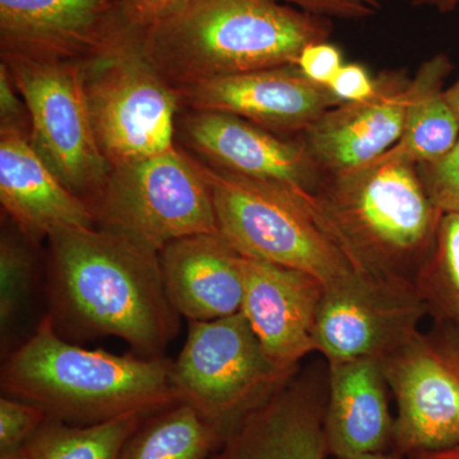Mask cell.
I'll use <instances>...</instances> for the list:
<instances>
[{"mask_svg":"<svg viewBox=\"0 0 459 459\" xmlns=\"http://www.w3.org/2000/svg\"><path fill=\"white\" fill-rule=\"evenodd\" d=\"M49 243L56 328L81 340L122 338L137 356L162 358L180 314L166 291L160 253L99 228H60Z\"/></svg>","mask_w":459,"mask_h":459,"instance_id":"cell-1","label":"cell"},{"mask_svg":"<svg viewBox=\"0 0 459 459\" xmlns=\"http://www.w3.org/2000/svg\"><path fill=\"white\" fill-rule=\"evenodd\" d=\"M172 361L114 355L68 342L50 314L12 350L0 374L3 395L35 404L51 418L87 427L126 413L153 415L181 402Z\"/></svg>","mask_w":459,"mask_h":459,"instance_id":"cell-2","label":"cell"},{"mask_svg":"<svg viewBox=\"0 0 459 459\" xmlns=\"http://www.w3.org/2000/svg\"><path fill=\"white\" fill-rule=\"evenodd\" d=\"M332 23L277 0H189L143 32L153 65L175 89L223 75L296 65Z\"/></svg>","mask_w":459,"mask_h":459,"instance_id":"cell-3","label":"cell"},{"mask_svg":"<svg viewBox=\"0 0 459 459\" xmlns=\"http://www.w3.org/2000/svg\"><path fill=\"white\" fill-rule=\"evenodd\" d=\"M310 202L359 272L416 286L443 213L415 164L385 153L364 168L323 175Z\"/></svg>","mask_w":459,"mask_h":459,"instance_id":"cell-4","label":"cell"},{"mask_svg":"<svg viewBox=\"0 0 459 459\" xmlns=\"http://www.w3.org/2000/svg\"><path fill=\"white\" fill-rule=\"evenodd\" d=\"M201 165L219 234L238 255L304 272L325 287L361 273L319 219L310 193Z\"/></svg>","mask_w":459,"mask_h":459,"instance_id":"cell-5","label":"cell"},{"mask_svg":"<svg viewBox=\"0 0 459 459\" xmlns=\"http://www.w3.org/2000/svg\"><path fill=\"white\" fill-rule=\"evenodd\" d=\"M90 208L96 228L157 253L179 238L219 234L202 165L178 144L159 155L113 166Z\"/></svg>","mask_w":459,"mask_h":459,"instance_id":"cell-6","label":"cell"},{"mask_svg":"<svg viewBox=\"0 0 459 459\" xmlns=\"http://www.w3.org/2000/svg\"><path fill=\"white\" fill-rule=\"evenodd\" d=\"M143 32L81 65L93 132L111 168L177 144L179 95L147 56Z\"/></svg>","mask_w":459,"mask_h":459,"instance_id":"cell-7","label":"cell"},{"mask_svg":"<svg viewBox=\"0 0 459 459\" xmlns=\"http://www.w3.org/2000/svg\"><path fill=\"white\" fill-rule=\"evenodd\" d=\"M295 373L272 364L240 312L210 322H189L186 344L172 361L171 382L181 402L197 411L225 442L247 415Z\"/></svg>","mask_w":459,"mask_h":459,"instance_id":"cell-8","label":"cell"},{"mask_svg":"<svg viewBox=\"0 0 459 459\" xmlns=\"http://www.w3.org/2000/svg\"><path fill=\"white\" fill-rule=\"evenodd\" d=\"M31 117L30 142L57 179L92 204L111 165L93 132L83 92L82 66L0 56Z\"/></svg>","mask_w":459,"mask_h":459,"instance_id":"cell-9","label":"cell"},{"mask_svg":"<svg viewBox=\"0 0 459 459\" xmlns=\"http://www.w3.org/2000/svg\"><path fill=\"white\" fill-rule=\"evenodd\" d=\"M397 404L392 451L459 446V344L437 328L419 331L380 360Z\"/></svg>","mask_w":459,"mask_h":459,"instance_id":"cell-10","label":"cell"},{"mask_svg":"<svg viewBox=\"0 0 459 459\" xmlns=\"http://www.w3.org/2000/svg\"><path fill=\"white\" fill-rule=\"evenodd\" d=\"M427 316L416 286L356 273L325 287L314 347L328 364L355 359L380 361L419 332Z\"/></svg>","mask_w":459,"mask_h":459,"instance_id":"cell-11","label":"cell"},{"mask_svg":"<svg viewBox=\"0 0 459 459\" xmlns=\"http://www.w3.org/2000/svg\"><path fill=\"white\" fill-rule=\"evenodd\" d=\"M140 30L122 0H0V56L82 65Z\"/></svg>","mask_w":459,"mask_h":459,"instance_id":"cell-12","label":"cell"},{"mask_svg":"<svg viewBox=\"0 0 459 459\" xmlns=\"http://www.w3.org/2000/svg\"><path fill=\"white\" fill-rule=\"evenodd\" d=\"M175 141L201 164L226 174L307 193L322 181L301 138L286 140L234 115L181 110Z\"/></svg>","mask_w":459,"mask_h":459,"instance_id":"cell-13","label":"cell"},{"mask_svg":"<svg viewBox=\"0 0 459 459\" xmlns=\"http://www.w3.org/2000/svg\"><path fill=\"white\" fill-rule=\"evenodd\" d=\"M177 91L181 110L234 115L277 134L304 133L342 104L296 65L223 75Z\"/></svg>","mask_w":459,"mask_h":459,"instance_id":"cell-14","label":"cell"},{"mask_svg":"<svg viewBox=\"0 0 459 459\" xmlns=\"http://www.w3.org/2000/svg\"><path fill=\"white\" fill-rule=\"evenodd\" d=\"M377 82L373 98L332 108L301 133L323 175L364 168L400 142L415 93L412 80L395 71L380 74Z\"/></svg>","mask_w":459,"mask_h":459,"instance_id":"cell-15","label":"cell"},{"mask_svg":"<svg viewBox=\"0 0 459 459\" xmlns=\"http://www.w3.org/2000/svg\"><path fill=\"white\" fill-rule=\"evenodd\" d=\"M243 303L263 350L277 369L295 373L316 352L314 329L325 285L304 272L240 255Z\"/></svg>","mask_w":459,"mask_h":459,"instance_id":"cell-16","label":"cell"},{"mask_svg":"<svg viewBox=\"0 0 459 459\" xmlns=\"http://www.w3.org/2000/svg\"><path fill=\"white\" fill-rule=\"evenodd\" d=\"M327 397L328 371H296L243 419L212 459H327Z\"/></svg>","mask_w":459,"mask_h":459,"instance_id":"cell-17","label":"cell"},{"mask_svg":"<svg viewBox=\"0 0 459 459\" xmlns=\"http://www.w3.org/2000/svg\"><path fill=\"white\" fill-rule=\"evenodd\" d=\"M0 202L7 216L39 246L60 228H96L89 204L42 161L30 134L0 129Z\"/></svg>","mask_w":459,"mask_h":459,"instance_id":"cell-18","label":"cell"},{"mask_svg":"<svg viewBox=\"0 0 459 459\" xmlns=\"http://www.w3.org/2000/svg\"><path fill=\"white\" fill-rule=\"evenodd\" d=\"M389 394L379 360L329 362L325 419L329 457L392 451L394 418Z\"/></svg>","mask_w":459,"mask_h":459,"instance_id":"cell-19","label":"cell"},{"mask_svg":"<svg viewBox=\"0 0 459 459\" xmlns=\"http://www.w3.org/2000/svg\"><path fill=\"white\" fill-rule=\"evenodd\" d=\"M166 291L189 322H210L240 313V255L220 234L179 238L160 252Z\"/></svg>","mask_w":459,"mask_h":459,"instance_id":"cell-20","label":"cell"},{"mask_svg":"<svg viewBox=\"0 0 459 459\" xmlns=\"http://www.w3.org/2000/svg\"><path fill=\"white\" fill-rule=\"evenodd\" d=\"M452 69L446 54H437L420 65L412 78L415 93L401 140L386 153L418 166L440 159L457 143L459 117L444 90Z\"/></svg>","mask_w":459,"mask_h":459,"instance_id":"cell-21","label":"cell"},{"mask_svg":"<svg viewBox=\"0 0 459 459\" xmlns=\"http://www.w3.org/2000/svg\"><path fill=\"white\" fill-rule=\"evenodd\" d=\"M223 439L186 402L148 416L124 444L119 459H212Z\"/></svg>","mask_w":459,"mask_h":459,"instance_id":"cell-22","label":"cell"},{"mask_svg":"<svg viewBox=\"0 0 459 459\" xmlns=\"http://www.w3.org/2000/svg\"><path fill=\"white\" fill-rule=\"evenodd\" d=\"M148 416L126 413L87 427L49 416L25 448L31 459H119L124 444Z\"/></svg>","mask_w":459,"mask_h":459,"instance_id":"cell-23","label":"cell"},{"mask_svg":"<svg viewBox=\"0 0 459 459\" xmlns=\"http://www.w3.org/2000/svg\"><path fill=\"white\" fill-rule=\"evenodd\" d=\"M428 316L459 344V214H443L431 255L416 280Z\"/></svg>","mask_w":459,"mask_h":459,"instance_id":"cell-24","label":"cell"},{"mask_svg":"<svg viewBox=\"0 0 459 459\" xmlns=\"http://www.w3.org/2000/svg\"><path fill=\"white\" fill-rule=\"evenodd\" d=\"M4 216V214H3ZM0 235V332L3 351L31 299L36 276L32 244L7 216Z\"/></svg>","mask_w":459,"mask_h":459,"instance_id":"cell-25","label":"cell"},{"mask_svg":"<svg viewBox=\"0 0 459 459\" xmlns=\"http://www.w3.org/2000/svg\"><path fill=\"white\" fill-rule=\"evenodd\" d=\"M416 168L431 204L443 214H459V138L446 155Z\"/></svg>","mask_w":459,"mask_h":459,"instance_id":"cell-26","label":"cell"},{"mask_svg":"<svg viewBox=\"0 0 459 459\" xmlns=\"http://www.w3.org/2000/svg\"><path fill=\"white\" fill-rule=\"evenodd\" d=\"M49 418L35 404L2 395L0 400V452L21 448Z\"/></svg>","mask_w":459,"mask_h":459,"instance_id":"cell-27","label":"cell"},{"mask_svg":"<svg viewBox=\"0 0 459 459\" xmlns=\"http://www.w3.org/2000/svg\"><path fill=\"white\" fill-rule=\"evenodd\" d=\"M343 63L340 48L328 41L312 42L301 50L296 66L312 82L327 87Z\"/></svg>","mask_w":459,"mask_h":459,"instance_id":"cell-28","label":"cell"},{"mask_svg":"<svg viewBox=\"0 0 459 459\" xmlns=\"http://www.w3.org/2000/svg\"><path fill=\"white\" fill-rule=\"evenodd\" d=\"M300 9L307 13L323 18L340 20H364L374 16L382 0H277Z\"/></svg>","mask_w":459,"mask_h":459,"instance_id":"cell-29","label":"cell"},{"mask_svg":"<svg viewBox=\"0 0 459 459\" xmlns=\"http://www.w3.org/2000/svg\"><path fill=\"white\" fill-rule=\"evenodd\" d=\"M327 89L342 104L367 101L376 95L377 78L371 77L369 71L359 63H344L334 74Z\"/></svg>","mask_w":459,"mask_h":459,"instance_id":"cell-30","label":"cell"},{"mask_svg":"<svg viewBox=\"0 0 459 459\" xmlns=\"http://www.w3.org/2000/svg\"><path fill=\"white\" fill-rule=\"evenodd\" d=\"M0 129L31 134V117L7 66L0 62Z\"/></svg>","mask_w":459,"mask_h":459,"instance_id":"cell-31","label":"cell"},{"mask_svg":"<svg viewBox=\"0 0 459 459\" xmlns=\"http://www.w3.org/2000/svg\"><path fill=\"white\" fill-rule=\"evenodd\" d=\"M124 11L129 21L138 27L146 30L159 25L186 7L189 0H122Z\"/></svg>","mask_w":459,"mask_h":459,"instance_id":"cell-32","label":"cell"},{"mask_svg":"<svg viewBox=\"0 0 459 459\" xmlns=\"http://www.w3.org/2000/svg\"><path fill=\"white\" fill-rule=\"evenodd\" d=\"M415 7L433 8L440 13H451L459 8V0H402Z\"/></svg>","mask_w":459,"mask_h":459,"instance_id":"cell-33","label":"cell"},{"mask_svg":"<svg viewBox=\"0 0 459 459\" xmlns=\"http://www.w3.org/2000/svg\"><path fill=\"white\" fill-rule=\"evenodd\" d=\"M409 459H459V446L451 448L437 449V451H422L411 453Z\"/></svg>","mask_w":459,"mask_h":459,"instance_id":"cell-34","label":"cell"},{"mask_svg":"<svg viewBox=\"0 0 459 459\" xmlns=\"http://www.w3.org/2000/svg\"><path fill=\"white\" fill-rule=\"evenodd\" d=\"M402 455H397L394 451L368 453V455H356V457L349 458H333V459H403Z\"/></svg>","mask_w":459,"mask_h":459,"instance_id":"cell-35","label":"cell"},{"mask_svg":"<svg viewBox=\"0 0 459 459\" xmlns=\"http://www.w3.org/2000/svg\"><path fill=\"white\" fill-rule=\"evenodd\" d=\"M446 98L459 117V80L446 90Z\"/></svg>","mask_w":459,"mask_h":459,"instance_id":"cell-36","label":"cell"},{"mask_svg":"<svg viewBox=\"0 0 459 459\" xmlns=\"http://www.w3.org/2000/svg\"><path fill=\"white\" fill-rule=\"evenodd\" d=\"M0 459H31L25 446L12 451L0 452Z\"/></svg>","mask_w":459,"mask_h":459,"instance_id":"cell-37","label":"cell"}]
</instances>
